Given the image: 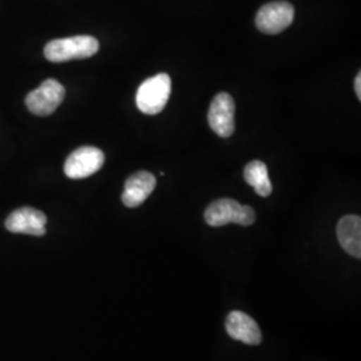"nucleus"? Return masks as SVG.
Instances as JSON below:
<instances>
[{
    "instance_id": "1",
    "label": "nucleus",
    "mask_w": 361,
    "mask_h": 361,
    "mask_svg": "<svg viewBox=\"0 0 361 361\" xmlns=\"http://www.w3.org/2000/svg\"><path fill=\"white\" fill-rule=\"evenodd\" d=\"M99 50V42L90 35L55 39L46 44L44 56L54 63H63L74 59H86Z\"/></svg>"
},
{
    "instance_id": "2",
    "label": "nucleus",
    "mask_w": 361,
    "mask_h": 361,
    "mask_svg": "<svg viewBox=\"0 0 361 361\" xmlns=\"http://www.w3.org/2000/svg\"><path fill=\"white\" fill-rule=\"evenodd\" d=\"M205 221L207 225L219 228L228 224H237L243 226H250L256 221V213L253 207L241 205L232 198H221L212 202L205 210Z\"/></svg>"
},
{
    "instance_id": "3",
    "label": "nucleus",
    "mask_w": 361,
    "mask_h": 361,
    "mask_svg": "<svg viewBox=\"0 0 361 361\" xmlns=\"http://www.w3.org/2000/svg\"><path fill=\"white\" fill-rule=\"evenodd\" d=\"M171 94V79L168 74L162 73L155 77L149 78L143 82L137 91V106L147 116L159 114L168 104Z\"/></svg>"
},
{
    "instance_id": "4",
    "label": "nucleus",
    "mask_w": 361,
    "mask_h": 361,
    "mask_svg": "<svg viewBox=\"0 0 361 361\" xmlns=\"http://www.w3.org/2000/svg\"><path fill=\"white\" fill-rule=\"evenodd\" d=\"M65 95V87L58 80L47 79L27 95V109L35 116H51L63 102Z\"/></svg>"
},
{
    "instance_id": "5",
    "label": "nucleus",
    "mask_w": 361,
    "mask_h": 361,
    "mask_svg": "<svg viewBox=\"0 0 361 361\" xmlns=\"http://www.w3.org/2000/svg\"><path fill=\"white\" fill-rule=\"evenodd\" d=\"M295 8L288 1H273L262 6L256 16L258 31L276 35L283 32L293 23Z\"/></svg>"
},
{
    "instance_id": "6",
    "label": "nucleus",
    "mask_w": 361,
    "mask_h": 361,
    "mask_svg": "<svg viewBox=\"0 0 361 361\" xmlns=\"http://www.w3.org/2000/svg\"><path fill=\"white\" fill-rule=\"evenodd\" d=\"M104 152L94 146H83L66 159L65 174L71 180H82L95 174L104 166Z\"/></svg>"
},
{
    "instance_id": "7",
    "label": "nucleus",
    "mask_w": 361,
    "mask_h": 361,
    "mask_svg": "<svg viewBox=\"0 0 361 361\" xmlns=\"http://www.w3.org/2000/svg\"><path fill=\"white\" fill-rule=\"evenodd\" d=\"M235 104L232 95L219 92L210 104L207 121L212 130L222 138H228L234 133Z\"/></svg>"
},
{
    "instance_id": "8",
    "label": "nucleus",
    "mask_w": 361,
    "mask_h": 361,
    "mask_svg": "<svg viewBox=\"0 0 361 361\" xmlns=\"http://www.w3.org/2000/svg\"><path fill=\"white\" fill-rule=\"evenodd\" d=\"M47 217L43 212L34 207H20L13 212L6 219V228L11 233L44 235Z\"/></svg>"
},
{
    "instance_id": "9",
    "label": "nucleus",
    "mask_w": 361,
    "mask_h": 361,
    "mask_svg": "<svg viewBox=\"0 0 361 361\" xmlns=\"http://www.w3.org/2000/svg\"><path fill=\"white\" fill-rule=\"evenodd\" d=\"M226 332L234 340L243 341L249 345H258L262 341V335L258 324L244 312L233 310L226 317Z\"/></svg>"
},
{
    "instance_id": "10",
    "label": "nucleus",
    "mask_w": 361,
    "mask_h": 361,
    "mask_svg": "<svg viewBox=\"0 0 361 361\" xmlns=\"http://www.w3.org/2000/svg\"><path fill=\"white\" fill-rule=\"evenodd\" d=\"M157 180L149 171H138L130 176L125 183V190L122 194V202L125 207H137L142 205L154 192Z\"/></svg>"
},
{
    "instance_id": "11",
    "label": "nucleus",
    "mask_w": 361,
    "mask_h": 361,
    "mask_svg": "<svg viewBox=\"0 0 361 361\" xmlns=\"http://www.w3.org/2000/svg\"><path fill=\"white\" fill-rule=\"evenodd\" d=\"M337 238L341 247L353 257H361V219L345 216L337 224Z\"/></svg>"
},
{
    "instance_id": "12",
    "label": "nucleus",
    "mask_w": 361,
    "mask_h": 361,
    "mask_svg": "<svg viewBox=\"0 0 361 361\" xmlns=\"http://www.w3.org/2000/svg\"><path fill=\"white\" fill-rule=\"evenodd\" d=\"M245 180L255 188L256 193L261 197H269L271 194V182L268 168L262 161H253L246 165L244 170Z\"/></svg>"
},
{
    "instance_id": "13",
    "label": "nucleus",
    "mask_w": 361,
    "mask_h": 361,
    "mask_svg": "<svg viewBox=\"0 0 361 361\" xmlns=\"http://www.w3.org/2000/svg\"><path fill=\"white\" fill-rule=\"evenodd\" d=\"M355 91H356L357 98L361 99V73H359L357 77L355 79Z\"/></svg>"
}]
</instances>
